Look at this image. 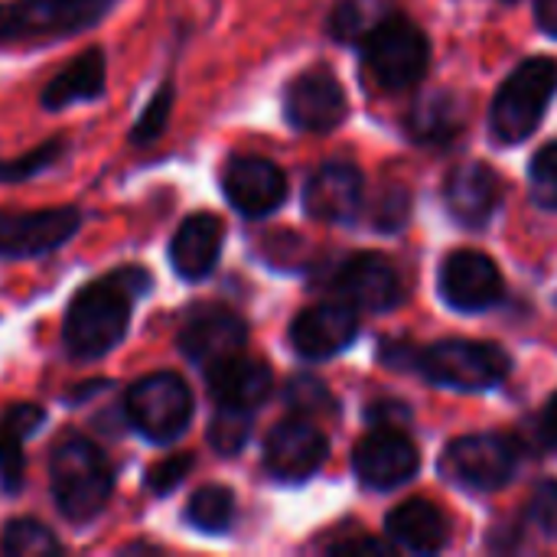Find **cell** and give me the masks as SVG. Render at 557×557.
I'll list each match as a JSON object with an SVG mask.
<instances>
[{
  "label": "cell",
  "instance_id": "16",
  "mask_svg": "<svg viewBox=\"0 0 557 557\" xmlns=\"http://www.w3.org/2000/svg\"><path fill=\"white\" fill-rule=\"evenodd\" d=\"M366 183L356 163L346 160H330L323 163L304 186V209L317 222H352L356 212L362 209Z\"/></svg>",
  "mask_w": 557,
  "mask_h": 557
},
{
  "label": "cell",
  "instance_id": "5",
  "mask_svg": "<svg viewBox=\"0 0 557 557\" xmlns=\"http://www.w3.org/2000/svg\"><path fill=\"white\" fill-rule=\"evenodd\" d=\"M117 0H3L0 46H39L91 29Z\"/></svg>",
  "mask_w": 557,
  "mask_h": 557
},
{
  "label": "cell",
  "instance_id": "20",
  "mask_svg": "<svg viewBox=\"0 0 557 557\" xmlns=\"http://www.w3.org/2000/svg\"><path fill=\"white\" fill-rule=\"evenodd\" d=\"M222 242H225V225L219 215L212 212L189 215L170 242L173 271L183 281H206L222 258Z\"/></svg>",
  "mask_w": 557,
  "mask_h": 557
},
{
  "label": "cell",
  "instance_id": "7",
  "mask_svg": "<svg viewBox=\"0 0 557 557\" xmlns=\"http://www.w3.org/2000/svg\"><path fill=\"white\" fill-rule=\"evenodd\" d=\"M127 421L153 444H173L193 421V392L173 372L144 375L127 388Z\"/></svg>",
  "mask_w": 557,
  "mask_h": 557
},
{
  "label": "cell",
  "instance_id": "35",
  "mask_svg": "<svg viewBox=\"0 0 557 557\" xmlns=\"http://www.w3.org/2000/svg\"><path fill=\"white\" fill-rule=\"evenodd\" d=\"M189 470H193V457H189V454L166 457V460H160V463L147 473V486H150L157 496H166V493H173V490L186 480Z\"/></svg>",
  "mask_w": 557,
  "mask_h": 557
},
{
  "label": "cell",
  "instance_id": "27",
  "mask_svg": "<svg viewBox=\"0 0 557 557\" xmlns=\"http://www.w3.org/2000/svg\"><path fill=\"white\" fill-rule=\"evenodd\" d=\"M454 104L450 98L444 95H434V98H424L414 114H411V134L421 140V144H437L441 137H450L457 131V117H454Z\"/></svg>",
  "mask_w": 557,
  "mask_h": 557
},
{
  "label": "cell",
  "instance_id": "17",
  "mask_svg": "<svg viewBox=\"0 0 557 557\" xmlns=\"http://www.w3.org/2000/svg\"><path fill=\"white\" fill-rule=\"evenodd\" d=\"M343 304L369 313H385L401 300V277L395 264L382 255H352L333 281Z\"/></svg>",
  "mask_w": 557,
  "mask_h": 557
},
{
  "label": "cell",
  "instance_id": "9",
  "mask_svg": "<svg viewBox=\"0 0 557 557\" xmlns=\"http://www.w3.org/2000/svg\"><path fill=\"white\" fill-rule=\"evenodd\" d=\"M82 225L75 206L10 212L0 209V258H39L62 248Z\"/></svg>",
  "mask_w": 557,
  "mask_h": 557
},
{
  "label": "cell",
  "instance_id": "37",
  "mask_svg": "<svg viewBox=\"0 0 557 557\" xmlns=\"http://www.w3.org/2000/svg\"><path fill=\"white\" fill-rule=\"evenodd\" d=\"M535 13H539L542 29L557 36V0H535Z\"/></svg>",
  "mask_w": 557,
  "mask_h": 557
},
{
  "label": "cell",
  "instance_id": "24",
  "mask_svg": "<svg viewBox=\"0 0 557 557\" xmlns=\"http://www.w3.org/2000/svg\"><path fill=\"white\" fill-rule=\"evenodd\" d=\"M46 414L36 405H13L0 414V486L16 496L26 483V454L23 444L42 428Z\"/></svg>",
  "mask_w": 557,
  "mask_h": 557
},
{
  "label": "cell",
  "instance_id": "11",
  "mask_svg": "<svg viewBox=\"0 0 557 557\" xmlns=\"http://www.w3.org/2000/svg\"><path fill=\"white\" fill-rule=\"evenodd\" d=\"M222 189H225V199L235 212H242L248 219H264L284 206L287 176L277 163L255 157V153H245V157H232L225 163Z\"/></svg>",
  "mask_w": 557,
  "mask_h": 557
},
{
  "label": "cell",
  "instance_id": "19",
  "mask_svg": "<svg viewBox=\"0 0 557 557\" xmlns=\"http://www.w3.org/2000/svg\"><path fill=\"white\" fill-rule=\"evenodd\" d=\"M503 199V183L493 166L486 163H463L447 176L444 186V202L447 212L470 228H480L493 219Z\"/></svg>",
  "mask_w": 557,
  "mask_h": 557
},
{
  "label": "cell",
  "instance_id": "2",
  "mask_svg": "<svg viewBox=\"0 0 557 557\" xmlns=\"http://www.w3.org/2000/svg\"><path fill=\"white\" fill-rule=\"evenodd\" d=\"M408 352H385V362L408 366L421 379L454 392H490L506 382L512 359L496 343L480 339H441L431 346H405Z\"/></svg>",
  "mask_w": 557,
  "mask_h": 557
},
{
  "label": "cell",
  "instance_id": "1",
  "mask_svg": "<svg viewBox=\"0 0 557 557\" xmlns=\"http://www.w3.org/2000/svg\"><path fill=\"white\" fill-rule=\"evenodd\" d=\"M150 274L144 268H117L108 277L82 287L62 320V343L75 359H101L121 346L127 336L131 310L137 297L150 290Z\"/></svg>",
  "mask_w": 557,
  "mask_h": 557
},
{
  "label": "cell",
  "instance_id": "26",
  "mask_svg": "<svg viewBox=\"0 0 557 557\" xmlns=\"http://www.w3.org/2000/svg\"><path fill=\"white\" fill-rule=\"evenodd\" d=\"M3 552L13 557H49L59 555L62 545L55 532L39 519H13L3 529Z\"/></svg>",
  "mask_w": 557,
  "mask_h": 557
},
{
  "label": "cell",
  "instance_id": "36",
  "mask_svg": "<svg viewBox=\"0 0 557 557\" xmlns=\"http://www.w3.org/2000/svg\"><path fill=\"white\" fill-rule=\"evenodd\" d=\"M542 441H545V447H552L557 450V392L552 395V401H548V408L542 411Z\"/></svg>",
  "mask_w": 557,
  "mask_h": 557
},
{
  "label": "cell",
  "instance_id": "13",
  "mask_svg": "<svg viewBox=\"0 0 557 557\" xmlns=\"http://www.w3.org/2000/svg\"><path fill=\"white\" fill-rule=\"evenodd\" d=\"M437 287H441V297L460 313L490 310L503 297V277H499L496 261L486 258L483 251H470V248L444 258Z\"/></svg>",
  "mask_w": 557,
  "mask_h": 557
},
{
  "label": "cell",
  "instance_id": "31",
  "mask_svg": "<svg viewBox=\"0 0 557 557\" xmlns=\"http://www.w3.org/2000/svg\"><path fill=\"white\" fill-rule=\"evenodd\" d=\"M529 189L542 209H557V144H545L529 166Z\"/></svg>",
  "mask_w": 557,
  "mask_h": 557
},
{
  "label": "cell",
  "instance_id": "33",
  "mask_svg": "<svg viewBox=\"0 0 557 557\" xmlns=\"http://www.w3.org/2000/svg\"><path fill=\"white\" fill-rule=\"evenodd\" d=\"M529 522L548 535L557 539V480H542L532 496H529Z\"/></svg>",
  "mask_w": 557,
  "mask_h": 557
},
{
  "label": "cell",
  "instance_id": "12",
  "mask_svg": "<svg viewBox=\"0 0 557 557\" xmlns=\"http://www.w3.org/2000/svg\"><path fill=\"white\" fill-rule=\"evenodd\" d=\"M421 467L418 447L398 428H379L359 441L352 454V470L366 490H398L405 486Z\"/></svg>",
  "mask_w": 557,
  "mask_h": 557
},
{
  "label": "cell",
  "instance_id": "4",
  "mask_svg": "<svg viewBox=\"0 0 557 557\" xmlns=\"http://www.w3.org/2000/svg\"><path fill=\"white\" fill-rule=\"evenodd\" d=\"M557 91V62L548 55H535L525 59L522 65H516V72L499 85L496 98H493V111H490V131L499 144H522L529 140L552 98Z\"/></svg>",
  "mask_w": 557,
  "mask_h": 557
},
{
  "label": "cell",
  "instance_id": "14",
  "mask_svg": "<svg viewBox=\"0 0 557 557\" xmlns=\"http://www.w3.org/2000/svg\"><path fill=\"white\" fill-rule=\"evenodd\" d=\"M330 454V441L304 418L281 421L264 441V470L281 483L310 480Z\"/></svg>",
  "mask_w": 557,
  "mask_h": 557
},
{
  "label": "cell",
  "instance_id": "29",
  "mask_svg": "<svg viewBox=\"0 0 557 557\" xmlns=\"http://www.w3.org/2000/svg\"><path fill=\"white\" fill-rule=\"evenodd\" d=\"M251 434V414L248 411H232V408H219V414L212 418L209 428V444L222 454V457H235Z\"/></svg>",
  "mask_w": 557,
  "mask_h": 557
},
{
  "label": "cell",
  "instance_id": "22",
  "mask_svg": "<svg viewBox=\"0 0 557 557\" xmlns=\"http://www.w3.org/2000/svg\"><path fill=\"white\" fill-rule=\"evenodd\" d=\"M104 82H108L104 49L91 46V49L78 52L55 78L46 82V88H42V108L62 111L69 104L95 101V98L104 95Z\"/></svg>",
  "mask_w": 557,
  "mask_h": 557
},
{
  "label": "cell",
  "instance_id": "3",
  "mask_svg": "<svg viewBox=\"0 0 557 557\" xmlns=\"http://www.w3.org/2000/svg\"><path fill=\"white\" fill-rule=\"evenodd\" d=\"M49 486L59 512L69 522H91L104 512L111 490H114V470L104 450L88 437H65L49 460Z\"/></svg>",
  "mask_w": 557,
  "mask_h": 557
},
{
  "label": "cell",
  "instance_id": "34",
  "mask_svg": "<svg viewBox=\"0 0 557 557\" xmlns=\"http://www.w3.org/2000/svg\"><path fill=\"white\" fill-rule=\"evenodd\" d=\"M284 398H287V405H290L294 411H300V414H317V411H323V408L330 405V392H326L317 379H307V375L294 379V382L287 385Z\"/></svg>",
  "mask_w": 557,
  "mask_h": 557
},
{
  "label": "cell",
  "instance_id": "15",
  "mask_svg": "<svg viewBox=\"0 0 557 557\" xmlns=\"http://www.w3.org/2000/svg\"><path fill=\"white\" fill-rule=\"evenodd\" d=\"M248 343V326L238 313L225 310V307H202L196 310L183 330H180V349L183 356L199 366V369H212L232 356H242Z\"/></svg>",
  "mask_w": 557,
  "mask_h": 557
},
{
  "label": "cell",
  "instance_id": "10",
  "mask_svg": "<svg viewBox=\"0 0 557 557\" xmlns=\"http://www.w3.org/2000/svg\"><path fill=\"white\" fill-rule=\"evenodd\" d=\"M349 104L339 78L330 69H307L300 72L284 95L287 124L307 134H323L343 124Z\"/></svg>",
  "mask_w": 557,
  "mask_h": 557
},
{
  "label": "cell",
  "instance_id": "18",
  "mask_svg": "<svg viewBox=\"0 0 557 557\" xmlns=\"http://www.w3.org/2000/svg\"><path fill=\"white\" fill-rule=\"evenodd\" d=\"M359 336V323L349 304H317L294 317L290 323V346L304 359H333L349 349Z\"/></svg>",
  "mask_w": 557,
  "mask_h": 557
},
{
  "label": "cell",
  "instance_id": "32",
  "mask_svg": "<svg viewBox=\"0 0 557 557\" xmlns=\"http://www.w3.org/2000/svg\"><path fill=\"white\" fill-rule=\"evenodd\" d=\"M170 111H173V85L163 82L160 91H157V95L150 98V104L144 108V114L137 117V124L131 127V140H134V144H153V140L163 134V127H166V121H170Z\"/></svg>",
  "mask_w": 557,
  "mask_h": 557
},
{
  "label": "cell",
  "instance_id": "23",
  "mask_svg": "<svg viewBox=\"0 0 557 557\" xmlns=\"http://www.w3.org/2000/svg\"><path fill=\"white\" fill-rule=\"evenodd\" d=\"M388 539L414 555H434L447 545V516L428 503V499H408L405 506H398L388 522Z\"/></svg>",
  "mask_w": 557,
  "mask_h": 557
},
{
  "label": "cell",
  "instance_id": "28",
  "mask_svg": "<svg viewBox=\"0 0 557 557\" xmlns=\"http://www.w3.org/2000/svg\"><path fill=\"white\" fill-rule=\"evenodd\" d=\"M379 10V0H346L336 7L333 20H330V29L339 42H349V39H362L385 13H372Z\"/></svg>",
  "mask_w": 557,
  "mask_h": 557
},
{
  "label": "cell",
  "instance_id": "25",
  "mask_svg": "<svg viewBox=\"0 0 557 557\" xmlns=\"http://www.w3.org/2000/svg\"><path fill=\"white\" fill-rule=\"evenodd\" d=\"M186 522L202 535H222L235 522V496L225 486H202L186 506Z\"/></svg>",
  "mask_w": 557,
  "mask_h": 557
},
{
  "label": "cell",
  "instance_id": "21",
  "mask_svg": "<svg viewBox=\"0 0 557 557\" xmlns=\"http://www.w3.org/2000/svg\"><path fill=\"white\" fill-rule=\"evenodd\" d=\"M209 379V392L215 398L219 408H232V411H258L274 385V375L268 369V362L251 359V356H232L219 366H212L206 372Z\"/></svg>",
  "mask_w": 557,
  "mask_h": 557
},
{
  "label": "cell",
  "instance_id": "30",
  "mask_svg": "<svg viewBox=\"0 0 557 557\" xmlns=\"http://www.w3.org/2000/svg\"><path fill=\"white\" fill-rule=\"evenodd\" d=\"M65 157V144L62 140H49L36 150H29L26 157L16 160H0V183H23L42 170H49L52 163H59Z\"/></svg>",
  "mask_w": 557,
  "mask_h": 557
},
{
  "label": "cell",
  "instance_id": "8",
  "mask_svg": "<svg viewBox=\"0 0 557 557\" xmlns=\"http://www.w3.org/2000/svg\"><path fill=\"white\" fill-rule=\"evenodd\" d=\"M444 476L473 493L503 490L519 470V447L503 434H467L444 450Z\"/></svg>",
  "mask_w": 557,
  "mask_h": 557
},
{
  "label": "cell",
  "instance_id": "6",
  "mask_svg": "<svg viewBox=\"0 0 557 557\" xmlns=\"http://www.w3.org/2000/svg\"><path fill=\"white\" fill-rule=\"evenodd\" d=\"M362 62L372 82L385 91H401L421 82L431 59V42L418 23L385 13L362 39Z\"/></svg>",
  "mask_w": 557,
  "mask_h": 557
}]
</instances>
